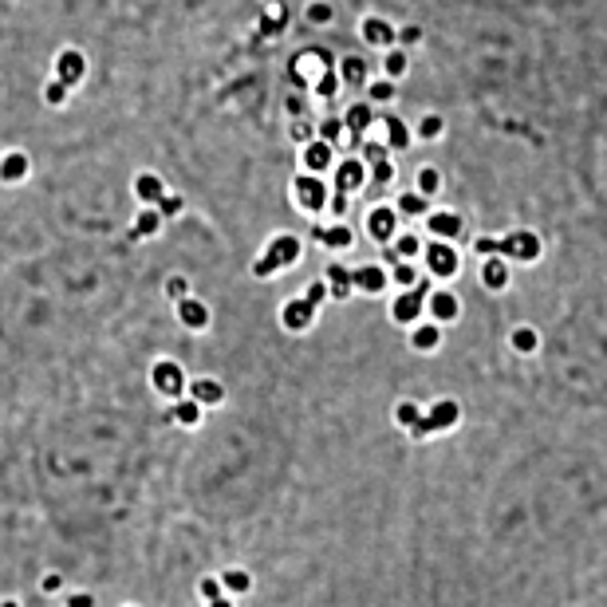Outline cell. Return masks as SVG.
Masks as SVG:
<instances>
[{"mask_svg": "<svg viewBox=\"0 0 607 607\" xmlns=\"http://www.w3.org/2000/svg\"><path fill=\"white\" fill-rule=\"evenodd\" d=\"M300 260V241L296 237H276L269 245V253L257 260V276H269V272H276V269H284V264H296Z\"/></svg>", "mask_w": 607, "mask_h": 607, "instance_id": "1", "label": "cell"}, {"mask_svg": "<svg viewBox=\"0 0 607 607\" xmlns=\"http://www.w3.org/2000/svg\"><path fill=\"white\" fill-rule=\"evenodd\" d=\"M426 296H430V284H426V280H418L414 288H407L402 296L395 300L390 316H395L398 324H414V319H418V312H422V304H426Z\"/></svg>", "mask_w": 607, "mask_h": 607, "instance_id": "2", "label": "cell"}, {"mask_svg": "<svg viewBox=\"0 0 607 607\" xmlns=\"http://www.w3.org/2000/svg\"><path fill=\"white\" fill-rule=\"evenodd\" d=\"M426 264H430V272L434 276H454L458 272V253L449 249L446 241H434V245H426Z\"/></svg>", "mask_w": 607, "mask_h": 607, "instance_id": "3", "label": "cell"}, {"mask_svg": "<svg viewBox=\"0 0 607 607\" xmlns=\"http://www.w3.org/2000/svg\"><path fill=\"white\" fill-rule=\"evenodd\" d=\"M478 249L481 253H517L520 260H532L537 257V241L528 237V233H520V237H513V241H478Z\"/></svg>", "mask_w": 607, "mask_h": 607, "instance_id": "4", "label": "cell"}, {"mask_svg": "<svg viewBox=\"0 0 607 607\" xmlns=\"http://www.w3.org/2000/svg\"><path fill=\"white\" fill-rule=\"evenodd\" d=\"M454 422H458V407H454V402H438V407H434V414H430V418H418V422H414V426H410V430H414V438H426L430 430L454 426Z\"/></svg>", "mask_w": 607, "mask_h": 607, "instance_id": "5", "label": "cell"}, {"mask_svg": "<svg viewBox=\"0 0 607 607\" xmlns=\"http://www.w3.org/2000/svg\"><path fill=\"white\" fill-rule=\"evenodd\" d=\"M154 387H158L162 395H170V398H181V390H186V375H181L178 363H158V367H154Z\"/></svg>", "mask_w": 607, "mask_h": 607, "instance_id": "6", "label": "cell"}, {"mask_svg": "<svg viewBox=\"0 0 607 607\" xmlns=\"http://www.w3.org/2000/svg\"><path fill=\"white\" fill-rule=\"evenodd\" d=\"M178 316H181V324H186V328H205V324H210V308H205V304H198V300H189V296L178 300Z\"/></svg>", "mask_w": 607, "mask_h": 607, "instance_id": "7", "label": "cell"}, {"mask_svg": "<svg viewBox=\"0 0 607 607\" xmlns=\"http://www.w3.org/2000/svg\"><path fill=\"white\" fill-rule=\"evenodd\" d=\"M189 395H193V402H201V407H213V402L225 398V387L213 383V378H193V383H189Z\"/></svg>", "mask_w": 607, "mask_h": 607, "instance_id": "8", "label": "cell"}, {"mask_svg": "<svg viewBox=\"0 0 607 607\" xmlns=\"http://www.w3.org/2000/svg\"><path fill=\"white\" fill-rule=\"evenodd\" d=\"M359 186H363V162L347 158L336 170V189L339 193H351V189H359Z\"/></svg>", "mask_w": 607, "mask_h": 607, "instance_id": "9", "label": "cell"}, {"mask_svg": "<svg viewBox=\"0 0 607 607\" xmlns=\"http://www.w3.org/2000/svg\"><path fill=\"white\" fill-rule=\"evenodd\" d=\"M312 312H316V304H308V300H292V304H284V324H288L292 331H304L312 324Z\"/></svg>", "mask_w": 607, "mask_h": 607, "instance_id": "10", "label": "cell"}, {"mask_svg": "<svg viewBox=\"0 0 607 607\" xmlns=\"http://www.w3.org/2000/svg\"><path fill=\"white\" fill-rule=\"evenodd\" d=\"M430 312H434V319L449 324V319H458L461 304H458V296H454V292H434V296H430Z\"/></svg>", "mask_w": 607, "mask_h": 607, "instance_id": "11", "label": "cell"}, {"mask_svg": "<svg viewBox=\"0 0 607 607\" xmlns=\"http://www.w3.org/2000/svg\"><path fill=\"white\" fill-rule=\"evenodd\" d=\"M367 229H371V237H375V241H390V237H395V210H371Z\"/></svg>", "mask_w": 607, "mask_h": 607, "instance_id": "12", "label": "cell"}, {"mask_svg": "<svg viewBox=\"0 0 607 607\" xmlns=\"http://www.w3.org/2000/svg\"><path fill=\"white\" fill-rule=\"evenodd\" d=\"M351 284H355V288H363V292H383V284H387V272L375 269V264H367V269L351 272Z\"/></svg>", "mask_w": 607, "mask_h": 607, "instance_id": "13", "label": "cell"}, {"mask_svg": "<svg viewBox=\"0 0 607 607\" xmlns=\"http://www.w3.org/2000/svg\"><path fill=\"white\" fill-rule=\"evenodd\" d=\"M296 193H300V201H304L308 210H319V205H324V198H328V193H324V186H319L316 178H296Z\"/></svg>", "mask_w": 607, "mask_h": 607, "instance_id": "14", "label": "cell"}, {"mask_svg": "<svg viewBox=\"0 0 607 607\" xmlns=\"http://www.w3.org/2000/svg\"><path fill=\"white\" fill-rule=\"evenodd\" d=\"M79 75H83V56H79V51H63V56H60V83H63V87H71Z\"/></svg>", "mask_w": 607, "mask_h": 607, "instance_id": "15", "label": "cell"}, {"mask_svg": "<svg viewBox=\"0 0 607 607\" xmlns=\"http://www.w3.org/2000/svg\"><path fill=\"white\" fill-rule=\"evenodd\" d=\"M430 229L438 233V237H458L461 233V217L458 213H430Z\"/></svg>", "mask_w": 607, "mask_h": 607, "instance_id": "16", "label": "cell"}, {"mask_svg": "<svg viewBox=\"0 0 607 607\" xmlns=\"http://www.w3.org/2000/svg\"><path fill=\"white\" fill-rule=\"evenodd\" d=\"M304 162H308V170H328L331 166V142H308Z\"/></svg>", "mask_w": 607, "mask_h": 607, "instance_id": "17", "label": "cell"}, {"mask_svg": "<svg viewBox=\"0 0 607 607\" xmlns=\"http://www.w3.org/2000/svg\"><path fill=\"white\" fill-rule=\"evenodd\" d=\"M170 418L181 422V426H198V418H201V402H193V398H181L178 407L170 410Z\"/></svg>", "mask_w": 607, "mask_h": 607, "instance_id": "18", "label": "cell"}, {"mask_svg": "<svg viewBox=\"0 0 607 607\" xmlns=\"http://www.w3.org/2000/svg\"><path fill=\"white\" fill-rule=\"evenodd\" d=\"M351 288H355V284H351V272H343L339 264H331V269H328V292H331V296H339V300H343Z\"/></svg>", "mask_w": 607, "mask_h": 607, "instance_id": "19", "label": "cell"}, {"mask_svg": "<svg viewBox=\"0 0 607 607\" xmlns=\"http://www.w3.org/2000/svg\"><path fill=\"white\" fill-rule=\"evenodd\" d=\"M221 587H229V592H249L253 587V576L249 572H241V568H229V572H221Z\"/></svg>", "mask_w": 607, "mask_h": 607, "instance_id": "20", "label": "cell"}, {"mask_svg": "<svg viewBox=\"0 0 607 607\" xmlns=\"http://www.w3.org/2000/svg\"><path fill=\"white\" fill-rule=\"evenodd\" d=\"M158 225H162V213L158 210H146V213H139V225L130 229V237H134V241L150 237V233H158Z\"/></svg>", "mask_w": 607, "mask_h": 607, "instance_id": "21", "label": "cell"}, {"mask_svg": "<svg viewBox=\"0 0 607 607\" xmlns=\"http://www.w3.org/2000/svg\"><path fill=\"white\" fill-rule=\"evenodd\" d=\"M363 36H367L371 44H390L395 40V28H390L387 20H367L363 24Z\"/></svg>", "mask_w": 607, "mask_h": 607, "instance_id": "22", "label": "cell"}, {"mask_svg": "<svg viewBox=\"0 0 607 607\" xmlns=\"http://www.w3.org/2000/svg\"><path fill=\"white\" fill-rule=\"evenodd\" d=\"M367 127H371V107H367V103H359V107H351V110H347V130H351V134L359 139V134H363Z\"/></svg>", "mask_w": 607, "mask_h": 607, "instance_id": "23", "label": "cell"}, {"mask_svg": "<svg viewBox=\"0 0 607 607\" xmlns=\"http://www.w3.org/2000/svg\"><path fill=\"white\" fill-rule=\"evenodd\" d=\"M312 233H316L324 245H331V249H347V245H351V229H343V225H339V229H319V225H316Z\"/></svg>", "mask_w": 607, "mask_h": 607, "instance_id": "24", "label": "cell"}, {"mask_svg": "<svg viewBox=\"0 0 607 607\" xmlns=\"http://www.w3.org/2000/svg\"><path fill=\"white\" fill-rule=\"evenodd\" d=\"M414 347H418V351H434V347H438V328H434V324L414 328Z\"/></svg>", "mask_w": 607, "mask_h": 607, "instance_id": "25", "label": "cell"}, {"mask_svg": "<svg viewBox=\"0 0 607 607\" xmlns=\"http://www.w3.org/2000/svg\"><path fill=\"white\" fill-rule=\"evenodd\" d=\"M426 210H430V205H426L422 193H402V198H398V213H414V217H422Z\"/></svg>", "mask_w": 607, "mask_h": 607, "instance_id": "26", "label": "cell"}, {"mask_svg": "<svg viewBox=\"0 0 607 607\" xmlns=\"http://www.w3.org/2000/svg\"><path fill=\"white\" fill-rule=\"evenodd\" d=\"M139 193L146 201H162V181L154 178V174H142V178H139Z\"/></svg>", "mask_w": 607, "mask_h": 607, "instance_id": "27", "label": "cell"}, {"mask_svg": "<svg viewBox=\"0 0 607 607\" xmlns=\"http://www.w3.org/2000/svg\"><path fill=\"white\" fill-rule=\"evenodd\" d=\"M418 253H422V245H418L414 237H410V233L395 241V257H398V260H410V257H418Z\"/></svg>", "mask_w": 607, "mask_h": 607, "instance_id": "28", "label": "cell"}, {"mask_svg": "<svg viewBox=\"0 0 607 607\" xmlns=\"http://www.w3.org/2000/svg\"><path fill=\"white\" fill-rule=\"evenodd\" d=\"M387 122V130H390V146L395 150H402L410 142V134H407V127H402V119H383Z\"/></svg>", "mask_w": 607, "mask_h": 607, "instance_id": "29", "label": "cell"}, {"mask_svg": "<svg viewBox=\"0 0 607 607\" xmlns=\"http://www.w3.org/2000/svg\"><path fill=\"white\" fill-rule=\"evenodd\" d=\"M485 284L489 288H505V264L501 260H489L485 264Z\"/></svg>", "mask_w": 607, "mask_h": 607, "instance_id": "30", "label": "cell"}, {"mask_svg": "<svg viewBox=\"0 0 607 607\" xmlns=\"http://www.w3.org/2000/svg\"><path fill=\"white\" fill-rule=\"evenodd\" d=\"M24 170H28V162H24L20 154H12V158L4 162V166H0V174H4V178H8V181H16V178H20V174H24Z\"/></svg>", "mask_w": 607, "mask_h": 607, "instance_id": "31", "label": "cell"}, {"mask_svg": "<svg viewBox=\"0 0 607 607\" xmlns=\"http://www.w3.org/2000/svg\"><path fill=\"white\" fill-rule=\"evenodd\" d=\"M198 596L205 599V603H210V599H217V596H221V580H217V576H205V580L198 584Z\"/></svg>", "mask_w": 607, "mask_h": 607, "instance_id": "32", "label": "cell"}, {"mask_svg": "<svg viewBox=\"0 0 607 607\" xmlns=\"http://www.w3.org/2000/svg\"><path fill=\"white\" fill-rule=\"evenodd\" d=\"M363 75H367L363 60H343V79L347 83H363Z\"/></svg>", "mask_w": 607, "mask_h": 607, "instance_id": "33", "label": "cell"}, {"mask_svg": "<svg viewBox=\"0 0 607 607\" xmlns=\"http://www.w3.org/2000/svg\"><path fill=\"white\" fill-rule=\"evenodd\" d=\"M395 280H398V284H402V288H414V284H418V276H414V269H410V264H402V260H398V264H395Z\"/></svg>", "mask_w": 607, "mask_h": 607, "instance_id": "34", "label": "cell"}, {"mask_svg": "<svg viewBox=\"0 0 607 607\" xmlns=\"http://www.w3.org/2000/svg\"><path fill=\"white\" fill-rule=\"evenodd\" d=\"M319 134H324V142H336L339 134H343V122H339V119H324V122H319Z\"/></svg>", "mask_w": 607, "mask_h": 607, "instance_id": "35", "label": "cell"}, {"mask_svg": "<svg viewBox=\"0 0 607 607\" xmlns=\"http://www.w3.org/2000/svg\"><path fill=\"white\" fill-rule=\"evenodd\" d=\"M418 186H422V198H430L434 189H438V170H422V178H418Z\"/></svg>", "mask_w": 607, "mask_h": 607, "instance_id": "36", "label": "cell"}, {"mask_svg": "<svg viewBox=\"0 0 607 607\" xmlns=\"http://www.w3.org/2000/svg\"><path fill=\"white\" fill-rule=\"evenodd\" d=\"M513 343H517V351H532V347H537V336H532L528 328H520L517 336H513Z\"/></svg>", "mask_w": 607, "mask_h": 607, "instance_id": "37", "label": "cell"}, {"mask_svg": "<svg viewBox=\"0 0 607 607\" xmlns=\"http://www.w3.org/2000/svg\"><path fill=\"white\" fill-rule=\"evenodd\" d=\"M371 99H375V103H387V99H395V87H390L387 79H383V83H375V87H371Z\"/></svg>", "mask_w": 607, "mask_h": 607, "instance_id": "38", "label": "cell"}, {"mask_svg": "<svg viewBox=\"0 0 607 607\" xmlns=\"http://www.w3.org/2000/svg\"><path fill=\"white\" fill-rule=\"evenodd\" d=\"M387 71H390V75H402V71H407V56H402V51H390V56H387Z\"/></svg>", "mask_w": 607, "mask_h": 607, "instance_id": "39", "label": "cell"}, {"mask_svg": "<svg viewBox=\"0 0 607 607\" xmlns=\"http://www.w3.org/2000/svg\"><path fill=\"white\" fill-rule=\"evenodd\" d=\"M418 134H422V139H434V134H442V119H434V115H430V119H422Z\"/></svg>", "mask_w": 607, "mask_h": 607, "instance_id": "40", "label": "cell"}, {"mask_svg": "<svg viewBox=\"0 0 607 607\" xmlns=\"http://www.w3.org/2000/svg\"><path fill=\"white\" fill-rule=\"evenodd\" d=\"M398 422H402V426H414V422H418V407L402 402V407H398Z\"/></svg>", "mask_w": 607, "mask_h": 607, "instance_id": "41", "label": "cell"}, {"mask_svg": "<svg viewBox=\"0 0 607 607\" xmlns=\"http://www.w3.org/2000/svg\"><path fill=\"white\" fill-rule=\"evenodd\" d=\"M363 158H367L371 166H375V162H383V158H387V150L378 146V142H367V146H363Z\"/></svg>", "mask_w": 607, "mask_h": 607, "instance_id": "42", "label": "cell"}, {"mask_svg": "<svg viewBox=\"0 0 607 607\" xmlns=\"http://www.w3.org/2000/svg\"><path fill=\"white\" fill-rule=\"evenodd\" d=\"M178 210H181V198H162L158 201V213H162V217H174Z\"/></svg>", "mask_w": 607, "mask_h": 607, "instance_id": "43", "label": "cell"}, {"mask_svg": "<svg viewBox=\"0 0 607 607\" xmlns=\"http://www.w3.org/2000/svg\"><path fill=\"white\" fill-rule=\"evenodd\" d=\"M63 99H68V87H63L60 79L48 83V103H63Z\"/></svg>", "mask_w": 607, "mask_h": 607, "instance_id": "44", "label": "cell"}, {"mask_svg": "<svg viewBox=\"0 0 607 607\" xmlns=\"http://www.w3.org/2000/svg\"><path fill=\"white\" fill-rule=\"evenodd\" d=\"M166 292H170V296H174V300H181V296H186V280H181V276H170Z\"/></svg>", "mask_w": 607, "mask_h": 607, "instance_id": "45", "label": "cell"}, {"mask_svg": "<svg viewBox=\"0 0 607 607\" xmlns=\"http://www.w3.org/2000/svg\"><path fill=\"white\" fill-rule=\"evenodd\" d=\"M390 174H395V170H390V162H387V158L375 162V181H378V186H383V181H390Z\"/></svg>", "mask_w": 607, "mask_h": 607, "instance_id": "46", "label": "cell"}, {"mask_svg": "<svg viewBox=\"0 0 607 607\" xmlns=\"http://www.w3.org/2000/svg\"><path fill=\"white\" fill-rule=\"evenodd\" d=\"M324 296H328V284H312V288H308V296H304V300H308V304H319Z\"/></svg>", "mask_w": 607, "mask_h": 607, "instance_id": "47", "label": "cell"}, {"mask_svg": "<svg viewBox=\"0 0 607 607\" xmlns=\"http://www.w3.org/2000/svg\"><path fill=\"white\" fill-rule=\"evenodd\" d=\"M319 95H336V71H328V75L319 79Z\"/></svg>", "mask_w": 607, "mask_h": 607, "instance_id": "48", "label": "cell"}, {"mask_svg": "<svg viewBox=\"0 0 607 607\" xmlns=\"http://www.w3.org/2000/svg\"><path fill=\"white\" fill-rule=\"evenodd\" d=\"M68 607H95V599H91L87 592H75V596L68 599Z\"/></svg>", "mask_w": 607, "mask_h": 607, "instance_id": "49", "label": "cell"}, {"mask_svg": "<svg viewBox=\"0 0 607 607\" xmlns=\"http://www.w3.org/2000/svg\"><path fill=\"white\" fill-rule=\"evenodd\" d=\"M308 16H312V20H328V16H331V8H328V4H316V8L308 12Z\"/></svg>", "mask_w": 607, "mask_h": 607, "instance_id": "50", "label": "cell"}, {"mask_svg": "<svg viewBox=\"0 0 607 607\" xmlns=\"http://www.w3.org/2000/svg\"><path fill=\"white\" fill-rule=\"evenodd\" d=\"M418 36H422L418 28H402V40H407V44H414V40H418Z\"/></svg>", "mask_w": 607, "mask_h": 607, "instance_id": "51", "label": "cell"}, {"mask_svg": "<svg viewBox=\"0 0 607 607\" xmlns=\"http://www.w3.org/2000/svg\"><path fill=\"white\" fill-rule=\"evenodd\" d=\"M210 607H233V603H229L225 596H217V599H210Z\"/></svg>", "mask_w": 607, "mask_h": 607, "instance_id": "52", "label": "cell"}, {"mask_svg": "<svg viewBox=\"0 0 607 607\" xmlns=\"http://www.w3.org/2000/svg\"><path fill=\"white\" fill-rule=\"evenodd\" d=\"M0 607H16V603H12V599H4V603H0Z\"/></svg>", "mask_w": 607, "mask_h": 607, "instance_id": "53", "label": "cell"}]
</instances>
